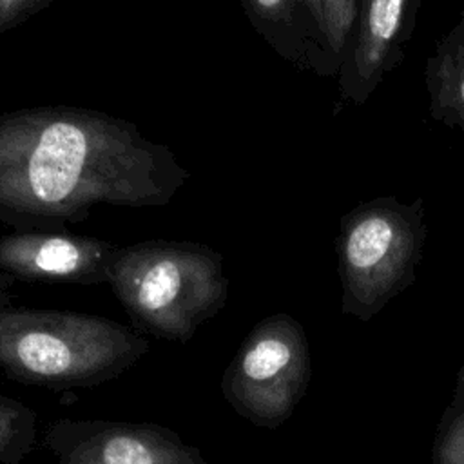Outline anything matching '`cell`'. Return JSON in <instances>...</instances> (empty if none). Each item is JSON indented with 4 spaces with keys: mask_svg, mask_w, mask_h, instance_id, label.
<instances>
[{
    "mask_svg": "<svg viewBox=\"0 0 464 464\" xmlns=\"http://www.w3.org/2000/svg\"><path fill=\"white\" fill-rule=\"evenodd\" d=\"M51 0H0V34L24 24Z\"/></svg>",
    "mask_w": 464,
    "mask_h": 464,
    "instance_id": "obj_14",
    "label": "cell"
},
{
    "mask_svg": "<svg viewBox=\"0 0 464 464\" xmlns=\"http://www.w3.org/2000/svg\"><path fill=\"white\" fill-rule=\"evenodd\" d=\"M420 0H357V16L339 69L341 98L366 103L384 76L404 60Z\"/></svg>",
    "mask_w": 464,
    "mask_h": 464,
    "instance_id": "obj_8",
    "label": "cell"
},
{
    "mask_svg": "<svg viewBox=\"0 0 464 464\" xmlns=\"http://www.w3.org/2000/svg\"><path fill=\"white\" fill-rule=\"evenodd\" d=\"M433 459L435 464H464V411L453 417L440 431Z\"/></svg>",
    "mask_w": 464,
    "mask_h": 464,
    "instance_id": "obj_13",
    "label": "cell"
},
{
    "mask_svg": "<svg viewBox=\"0 0 464 464\" xmlns=\"http://www.w3.org/2000/svg\"><path fill=\"white\" fill-rule=\"evenodd\" d=\"M36 435V411L0 393V464H24L34 448Z\"/></svg>",
    "mask_w": 464,
    "mask_h": 464,
    "instance_id": "obj_11",
    "label": "cell"
},
{
    "mask_svg": "<svg viewBox=\"0 0 464 464\" xmlns=\"http://www.w3.org/2000/svg\"><path fill=\"white\" fill-rule=\"evenodd\" d=\"M424 82L431 118L464 134V18L437 42L426 60Z\"/></svg>",
    "mask_w": 464,
    "mask_h": 464,
    "instance_id": "obj_10",
    "label": "cell"
},
{
    "mask_svg": "<svg viewBox=\"0 0 464 464\" xmlns=\"http://www.w3.org/2000/svg\"><path fill=\"white\" fill-rule=\"evenodd\" d=\"M457 395H462L464 393V364H462V368H460V372H459V375H457Z\"/></svg>",
    "mask_w": 464,
    "mask_h": 464,
    "instance_id": "obj_16",
    "label": "cell"
},
{
    "mask_svg": "<svg viewBox=\"0 0 464 464\" xmlns=\"http://www.w3.org/2000/svg\"><path fill=\"white\" fill-rule=\"evenodd\" d=\"M14 285V279L4 272H0V310L13 306L11 304V288Z\"/></svg>",
    "mask_w": 464,
    "mask_h": 464,
    "instance_id": "obj_15",
    "label": "cell"
},
{
    "mask_svg": "<svg viewBox=\"0 0 464 464\" xmlns=\"http://www.w3.org/2000/svg\"><path fill=\"white\" fill-rule=\"evenodd\" d=\"M188 179L127 120L69 105L0 114V223L65 230L96 205L163 207Z\"/></svg>",
    "mask_w": 464,
    "mask_h": 464,
    "instance_id": "obj_1",
    "label": "cell"
},
{
    "mask_svg": "<svg viewBox=\"0 0 464 464\" xmlns=\"http://www.w3.org/2000/svg\"><path fill=\"white\" fill-rule=\"evenodd\" d=\"M150 350L149 341L112 319L69 312L0 310V372L51 390L87 388L112 381Z\"/></svg>",
    "mask_w": 464,
    "mask_h": 464,
    "instance_id": "obj_2",
    "label": "cell"
},
{
    "mask_svg": "<svg viewBox=\"0 0 464 464\" xmlns=\"http://www.w3.org/2000/svg\"><path fill=\"white\" fill-rule=\"evenodd\" d=\"M428 234L424 199L379 196L348 210L335 237L343 314L370 321L415 281Z\"/></svg>",
    "mask_w": 464,
    "mask_h": 464,
    "instance_id": "obj_4",
    "label": "cell"
},
{
    "mask_svg": "<svg viewBox=\"0 0 464 464\" xmlns=\"http://www.w3.org/2000/svg\"><path fill=\"white\" fill-rule=\"evenodd\" d=\"M120 245L67 230H13L0 237V272L31 283H109Z\"/></svg>",
    "mask_w": 464,
    "mask_h": 464,
    "instance_id": "obj_7",
    "label": "cell"
},
{
    "mask_svg": "<svg viewBox=\"0 0 464 464\" xmlns=\"http://www.w3.org/2000/svg\"><path fill=\"white\" fill-rule=\"evenodd\" d=\"M323 2H324L326 24H328L334 53L337 54L339 60H343V53L357 16V0H323Z\"/></svg>",
    "mask_w": 464,
    "mask_h": 464,
    "instance_id": "obj_12",
    "label": "cell"
},
{
    "mask_svg": "<svg viewBox=\"0 0 464 464\" xmlns=\"http://www.w3.org/2000/svg\"><path fill=\"white\" fill-rule=\"evenodd\" d=\"M109 285L136 326L178 343L192 339L228 297L223 256L185 239L120 246Z\"/></svg>",
    "mask_w": 464,
    "mask_h": 464,
    "instance_id": "obj_3",
    "label": "cell"
},
{
    "mask_svg": "<svg viewBox=\"0 0 464 464\" xmlns=\"http://www.w3.org/2000/svg\"><path fill=\"white\" fill-rule=\"evenodd\" d=\"M45 446L54 464H214L156 422L65 417L47 428Z\"/></svg>",
    "mask_w": 464,
    "mask_h": 464,
    "instance_id": "obj_6",
    "label": "cell"
},
{
    "mask_svg": "<svg viewBox=\"0 0 464 464\" xmlns=\"http://www.w3.org/2000/svg\"><path fill=\"white\" fill-rule=\"evenodd\" d=\"M243 7L252 27L286 62L319 76H339L323 0H243Z\"/></svg>",
    "mask_w": 464,
    "mask_h": 464,
    "instance_id": "obj_9",
    "label": "cell"
},
{
    "mask_svg": "<svg viewBox=\"0 0 464 464\" xmlns=\"http://www.w3.org/2000/svg\"><path fill=\"white\" fill-rule=\"evenodd\" d=\"M310 377V346L301 323L288 314H274L239 344L223 372L221 393L245 420L277 428L295 411Z\"/></svg>",
    "mask_w": 464,
    "mask_h": 464,
    "instance_id": "obj_5",
    "label": "cell"
}]
</instances>
